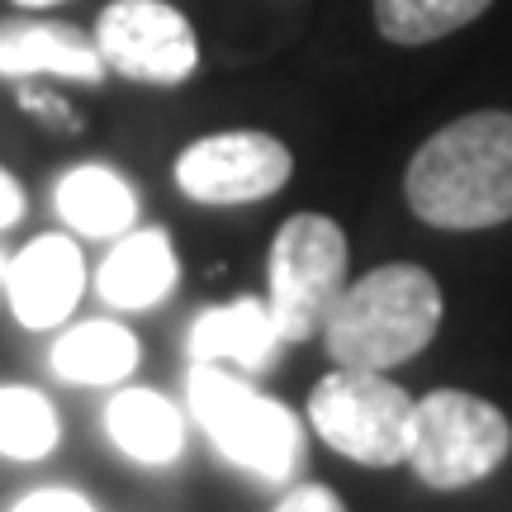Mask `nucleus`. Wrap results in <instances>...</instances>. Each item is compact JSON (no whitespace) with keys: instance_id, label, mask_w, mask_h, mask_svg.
Listing matches in <instances>:
<instances>
[{"instance_id":"nucleus-23","label":"nucleus","mask_w":512,"mask_h":512,"mask_svg":"<svg viewBox=\"0 0 512 512\" xmlns=\"http://www.w3.org/2000/svg\"><path fill=\"white\" fill-rule=\"evenodd\" d=\"M5 266H10V261H5V256H0V285H5Z\"/></svg>"},{"instance_id":"nucleus-15","label":"nucleus","mask_w":512,"mask_h":512,"mask_svg":"<svg viewBox=\"0 0 512 512\" xmlns=\"http://www.w3.org/2000/svg\"><path fill=\"white\" fill-rule=\"evenodd\" d=\"M138 337L119 323H81L53 347V370L72 384H119L138 370Z\"/></svg>"},{"instance_id":"nucleus-11","label":"nucleus","mask_w":512,"mask_h":512,"mask_svg":"<svg viewBox=\"0 0 512 512\" xmlns=\"http://www.w3.org/2000/svg\"><path fill=\"white\" fill-rule=\"evenodd\" d=\"M176 275H181V261H176V247L162 228H143V233H128V238L114 242V252L100 261V275H95V294L110 304V309L138 313L162 304L166 294L176 290Z\"/></svg>"},{"instance_id":"nucleus-3","label":"nucleus","mask_w":512,"mask_h":512,"mask_svg":"<svg viewBox=\"0 0 512 512\" xmlns=\"http://www.w3.org/2000/svg\"><path fill=\"white\" fill-rule=\"evenodd\" d=\"M512 451V422L489 399L465 389H432L413 403L408 470L427 489H470L489 479Z\"/></svg>"},{"instance_id":"nucleus-7","label":"nucleus","mask_w":512,"mask_h":512,"mask_svg":"<svg viewBox=\"0 0 512 512\" xmlns=\"http://www.w3.org/2000/svg\"><path fill=\"white\" fill-rule=\"evenodd\" d=\"M95 48L105 72L152 86H181L200 67V38L190 19L166 0H114L95 19Z\"/></svg>"},{"instance_id":"nucleus-2","label":"nucleus","mask_w":512,"mask_h":512,"mask_svg":"<svg viewBox=\"0 0 512 512\" xmlns=\"http://www.w3.org/2000/svg\"><path fill=\"white\" fill-rule=\"evenodd\" d=\"M441 328V290L422 266H375L342 290L323 323L328 356L347 370H394Z\"/></svg>"},{"instance_id":"nucleus-9","label":"nucleus","mask_w":512,"mask_h":512,"mask_svg":"<svg viewBox=\"0 0 512 512\" xmlns=\"http://www.w3.org/2000/svg\"><path fill=\"white\" fill-rule=\"evenodd\" d=\"M5 290H10V309L24 328H57L86 290V261L72 238H57V233L34 238L5 266Z\"/></svg>"},{"instance_id":"nucleus-17","label":"nucleus","mask_w":512,"mask_h":512,"mask_svg":"<svg viewBox=\"0 0 512 512\" xmlns=\"http://www.w3.org/2000/svg\"><path fill=\"white\" fill-rule=\"evenodd\" d=\"M494 0H375V24L389 43H432V38L456 34L489 10Z\"/></svg>"},{"instance_id":"nucleus-13","label":"nucleus","mask_w":512,"mask_h":512,"mask_svg":"<svg viewBox=\"0 0 512 512\" xmlns=\"http://www.w3.org/2000/svg\"><path fill=\"white\" fill-rule=\"evenodd\" d=\"M57 214L67 228H76L81 238H124L133 219H138V195L133 185L110 171V166H72L57 181Z\"/></svg>"},{"instance_id":"nucleus-16","label":"nucleus","mask_w":512,"mask_h":512,"mask_svg":"<svg viewBox=\"0 0 512 512\" xmlns=\"http://www.w3.org/2000/svg\"><path fill=\"white\" fill-rule=\"evenodd\" d=\"M62 441L57 408L29 384H0V456L43 460Z\"/></svg>"},{"instance_id":"nucleus-18","label":"nucleus","mask_w":512,"mask_h":512,"mask_svg":"<svg viewBox=\"0 0 512 512\" xmlns=\"http://www.w3.org/2000/svg\"><path fill=\"white\" fill-rule=\"evenodd\" d=\"M275 512H347L342 498L332 494L328 484H299L285 494V503H275Z\"/></svg>"},{"instance_id":"nucleus-20","label":"nucleus","mask_w":512,"mask_h":512,"mask_svg":"<svg viewBox=\"0 0 512 512\" xmlns=\"http://www.w3.org/2000/svg\"><path fill=\"white\" fill-rule=\"evenodd\" d=\"M19 105H24V110H34V114H43L48 124L76 128L72 110H67V100H57V95H43V91H34V86H24V91H19Z\"/></svg>"},{"instance_id":"nucleus-6","label":"nucleus","mask_w":512,"mask_h":512,"mask_svg":"<svg viewBox=\"0 0 512 512\" xmlns=\"http://www.w3.org/2000/svg\"><path fill=\"white\" fill-rule=\"evenodd\" d=\"M347 290V233L323 214H294L271 242V299L280 342L323 332L332 304Z\"/></svg>"},{"instance_id":"nucleus-4","label":"nucleus","mask_w":512,"mask_h":512,"mask_svg":"<svg viewBox=\"0 0 512 512\" xmlns=\"http://www.w3.org/2000/svg\"><path fill=\"white\" fill-rule=\"evenodd\" d=\"M190 413L223 456L261 479H285L304 456V427L285 403L256 394L223 366H190Z\"/></svg>"},{"instance_id":"nucleus-8","label":"nucleus","mask_w":512,"mask_h":512,"mask_svg":"<svg viewBox=\"0 0 512 512\" xmlns=\"http://www.w3.org/2000/svg\"><path fill=\"white\" fill-rule=\"evenodd\" d=\"M294 157L271 133H209L176 157V185L195 204H252L290 181Z\"/></svg>"},{"instance_id":"nucleus-21","label":"nucleus","mask_w":512,"mask_h":512,"mask_svg":"<svg viewBox=\"0 0 512 512\" xmlns=\"http://www.w3.org/2000/svg\"><path fill=\"white\" fill-rule=\"evenodd\" d=\"M19 219H24V190L10 171H0V228H10Z\"/></svg>"},{"instance_id":"nucleus-22","label":"nucleus","mask_w":512,"mask_h":512,"mask_svg":"<svg viewBox=\"0 0 512 512\" xmlns=\"http://www.w3.org/2000/svg\"><path fill=\"white\" fill-rule=\"evenodd\" d=\"M15 5H29V10H43V5H57V0H15Z\"/></svg>"},{"instance_id":"nucleus-19","label":"nucleus","mask_w":512,"mask_h":512,"mask_svg":"<svg viewBox=\"0 0 512 512\" xmlns=\"http://www.w3.org/2000/svg\"><path fill=\"white\" fill-rule=\"evenodd\" d=\"M10 512H95V508L81 494H72V489H38V494H29Z\"/></svg>"},{"instance_id":"nucleus-12","label":"nucleus","mask_w":512,"mask_h":512,"mask_svg":"<svg viewBox=\"0 0 512 512\" xmlns=\"http://www.w3.org/2000/svg\"><path fill=\"white\" fill-rule=\"evenodd\" d=\"M195 366H242L266 370L280 351V332L266 309V299H233L223 309H209L195 318V328L185 337Z\"/></svg>"},{"instance_id":"nucleus-14","label":"nucleus","mask_w":512,"mask_h":512,"mask_svg":"<svg viewBox=\"0 0 512 512\" xmlns=\"http://www.w3.org/2000/svg\"><path fill=\"white\" fill-rule=\"evenodd\" d=\"M105 427L114 446L138 465H171L181 456V413L157 389H119L105 408Z\"/></svg>"},{"instance_id":"nucleus-10","label":"nucleus","mask_w":512,"mask_h":512,"mask_svg":"<svg viewBox=\"0 0 512 512\" xmlns=\"http://www.w3.org/2000/svg\"><path fill=\"white\" fill-rule=\"evenodd\" d=\"M0 76L34 81V76H62V81H105V57L72 24H38V19H0Z\"/></svg>"},{"instance_id":"nucleus-5","label":"nucleus","mask_w":512,"mask_h":512,"mask_svg":"<svg viewBox=\"0 0 512 512\" xmlns=\"http://www.w3.org/2000/svg\"><path fill=\"white\" fill-rule=\"evenodd\" d=\"M309 422L337 456L370 465V470H389L408 460L413 399L394 380H384L380 370L337 366L313 384Z\"/></svg>"},{"instance_id":"nucleus-1","label":"nucleus","mask_w":512,"mask_h":512,"mask_svg":"<svg viewBox=\"0 0 512 512\" xmlns=\"http://www.w3.org/2000/svg\"><path fill=\"white\" fill-rule=\"evenodd\" d=\"M408 209L432 228L475 233L512 219V114L479 110L418 147L403 176Z\"/></svg>"}]
</instances>
